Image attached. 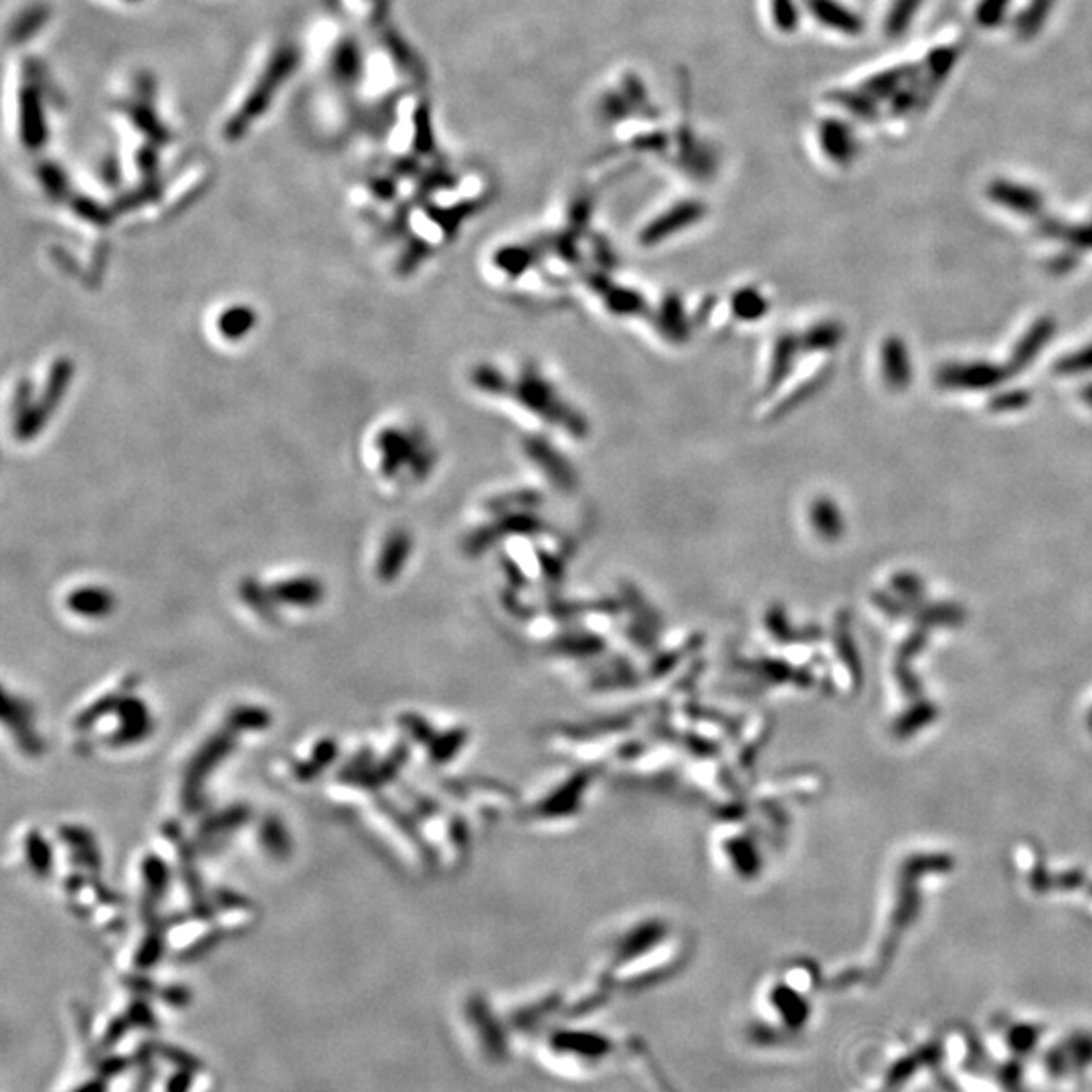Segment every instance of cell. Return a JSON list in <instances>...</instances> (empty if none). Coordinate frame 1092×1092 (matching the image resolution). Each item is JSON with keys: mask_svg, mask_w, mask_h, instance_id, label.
Listing matches in <instances>:
<instances>
[{"mask_svg": "<svg viewBox=\"0 0 1092 1092\" xmlns=\"http://www.w3.org/2000/svg\"><path fill=\"white\" fill-rule=\"evenodd\" d=\"M69 605L79 613L96 617L107 613L109 607H112V601H109V597L103 591H77L71 597Z\"/></svg>", "mask_w": 1092, "mask_h": 1092, "instance_id": "7", "label": "cell"}, {"mask_svg": "<svg viewBox=\"0 0 1092 1092\" xmlns=\"http://www.w3.org/2000/svg\"><path fill=\"white\" fill-rule=\"evenodd\" d=\"M26 850H29L31 864L39 872H45L47 866H51V850L47 848V843L37 834L29 836V841H26Z\"/></svg>", "mask_w": 1092, "mask_h": 1092, "instance_id": "9", "label": "cell"}, {"mask_svg": "<svg viewBox=\"0 0 1092 1092\" xmlns=\"http://www.w3.org/2000/svg\"><path fill=\"white\" fill-rule=\"evenodd\" d=\"M43 20H45V13L31 11L29 15H24V17L19 20V24L15 26V37H17V39H22L24 35H31V31H35Z\"/></svg>", "mask_w": 1092, "mask_h": 1092, "instance_id": "13", "label": "cell"}, {"mask_svg": "<svg viewBox=\"0 0 1092 1092\" xmlns=\"http://www.w3.org/2000/svg\"><path fill=\"white\" fill-rule=\"evenodd\" d=\"M229 747H231V741H229V739H225V736H218V739H214L213 743H209V745H207V747H205V749L201 751L199 759H197V760H195V764H193V769H190V771H188L186 796H190V798H193V796H195V794H193V791H195V789L199 787V783H201L203 775H205V773H207L209 769H213V767H214L216 759H218V757H221V755H223L225 751H229Z\"/></svg>", "mask_w": 1092, "mask_h": 1092, "instance_id": "6", "label": "cell"}, {"mask_svg": "<svg viewBox=\"0 0 1092 1092\" xmlns=\"http://www.w3.org/2000/svg\"><path fill=\"white\" fill-rule=\"evenodd\" d=\"M295 65H297V55L290 47L282 49L276 58L269 61L267 69L259 79V84L250 92L248 99H245V103L239 107V112L225 126L227 138L231 140L241 138V136L250 130V126L263 116L273 96H276L278 90L284 86V81L290 77V73H293Z\"/></svg>", "mask_w": 1092, "mask_h": 1092, "instance_id": "1", "label": "cell"}, {"mask_svg": "<svg viewBox=\"0 0 1092 1092\" xmlns=\"http://www.w3.org/2000/svg\"><path fill=\"white\" fill-rule=\"evenodd\" d=\"M514 393L523 401V405L530 413L542 419H555V423H561L568 429H575V425H581V421H575V417H572L568 411H565L555 387L534 367L523 370L521 378H518L514 385Z\"/></svg>", "mask_w": 1092, "mask_h": 1092, "instance_id": "2", "label": "cell"}, {"mask_svg": "<svg viewBox=\"0 0 1092 1092\" xmlns=\"http://www.w3.org/2000/svg\"><path fill=\"white\" fill-rule=\"evenodd\" d=\"M20 138L26 148H41L47 140L41 96L35 88H24L20 94Z\"/></svg>", "mask_w": 1092, "mask_h": 1092, "instance_id": "4", "label": "cell"}, {"mask_svg": "<svg viewBox=\"0 0 1092 1092\" xmlns=\"http://www.w3.org/2000/svg\"><path fill=\"white\" fill-rule=\"evenodd\" d=\"M769 304L764 295L760 293V290L757 288H743V290H736V293H732L730 297V312L736 320H759L767 312Z\"/></svg>", "mask_w": 1092, "mask_h": 1092, "instance_id": "5", "label": "cell"}, {"mask_svg": "<svg viewBox=\"0 0 1092 1092\" xmlns=\"http://www.w3.org/2000/svg\"><path fill=\"white\" fill-rule=\"evenodd\" d=\"M771 13L775 22L781 29H789L791 24H796V9L791 7V0H771Z\"/></svg>", "mask_w": 1092, "mask_h": 1092, "instance_id": "11", "label": "cell"}, {"mask_svg": "<svg viewBox=\"0 0 1092 1092\" xmlns=\"http://www.w3.org/2000/svg\"><path fill=\"white\" fill-rule=\"evenodd\" d=\"M704 209L698 203H682L676 205L674 209H670L666 214H660L658 218H653V223L649 227L644 229L640 241L644 248H651V245H658V241L678 233L684 229L686 225H692L694 221L702 216Z\"/></svg>", "mask_w": 1092, "mask_h": 1092, "instance_id": "3", "label": "cell"}, {"mask_svg": "<svg viewBox=\"0 0 1092 1092\" xmlns=\"http://www.w3.org/2000/svg\"><path fill=\"white\" fill-rule=\"evenodd\" d=\"M105 1090H107L105 1080H103V1078H94V1080L84 1082L79 1088H75L73 1092H105Z\"/></svg>", "mask_w": 1092, "mask_h": 1092, "instance_id": "16", "label": "cell"}, {"mask_svg": "<svg viewBox=\"0 0 1092 1092\" xmlns=\"http://www.w3.org/2000/svg\"><path fill=\"white\" fill-rule=\"evenodd\" d=\"M130 3H136V0H130Z\"/></svg>", "mask_w": 1092, "mask_h": 1092, "instance_id": "17", "label": "cell"}, {"mask_svg": "<svg viewBox=\"0 0 1092 1092\" xmlns=\"http://www.w3.org/2000/svg\"><path fill=\"white\" fill-rule=\"evenodd\" d=\"M361 61H359V53L352 45H346L338 51L336 55V71L342 77H354L359 73Z\"/></svg>", "mask_w": 1092, "mask_h": 1092, "instance_id": "10", "label": "cell"}, {"mask_svg": "<svg viewBox=\"0 0 1092 1092\" xmlns=\"http://www.w3.org/2000/svg\"><path fill=\"white\" fill-rule=\"evenodd\" d=\"M280 593H282V597H284L286 601H293V604H312V601H316L320 589H318L316 585H312V583H304V581L299 583V581H297V583H293V585L282 587Z\"/></svg>", "mask_w": 1092, "mask_h": 1092, "instance_id": "8", "label": "cell"}, {"mask_svg": "<svg viewBox=\"0 0 1092 1092\" xmlns=\"http://www.w3.org/2000/svg\"><path fill=\"white\" fill-rule=\"evenodd\" d=\"M144 870L148 872V882H150V886H154V888H160V884H164V880H167V868H164V866H162L160 862H156V860H148V862L144 864Z\"/></svg>", "mask_w": 1092, "mask_h": 1092, "instance_id": "14", "label": "cell"}, {"mask_svg": "<svg viewBox=\"0 0 1092 1092\" xmlns=\"http://www.w3.org/2000/svg\"><path fill=\"white\" fill-rule=\"evenodd\" d=\"M233 721L239 726L248 724L252 728H257V726L261 728L267 722V715L263 713V710H257V708H245V710H239V713L233 717Z\"/></svg>", "mask_w": 1092, "mask_h": 1092, "instance_id": "12", "label": "cell"}, {"mask_svg": "<svg viewBox=\"0 0 1092 1092\" xmlns=\"http://www.w3.org/2000/svg\"><path fill=\"white\" fill-rule=\"evenodd\" d=\"M188 1090H190V1074H188L186 1071L175 1074V1076L169 1080L167 1092H188Z\"/></svg>", "mask_w": 1092, "mask_h": 1092, "instance_id": "15", "label": "cell"}]
</instances>
